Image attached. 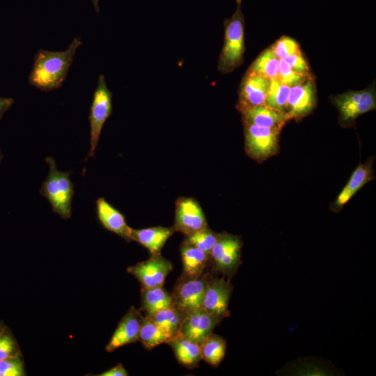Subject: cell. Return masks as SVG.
I'll return each instance as SVG.
<instances>
[{"instance_id":"cell-15","label":"cell","mask_w":376,"mask_h":376,"mask_svg":"<svg viewBox=\"0 0 376 376\" xmlns=\"http://www.w3.org/2000/svg\"><path fill=\"white\" fill-rule=\"evenodd\" d=\"M142 316L134 306L128 311L120 321L109 343L106 346L109 352L139 340V331Z\"/></svg>"},{"instance_id":"cell-35","label":"cell","mask_w":376,"mask_h":376,"mask_svg":"<svg viewBox=\"0 0 376 376\" xmlns=\"http://www.w3.org/2000/svg\"><path fill=\"white\" fill-rule=\"evenodd\" d=\"M13 102L14 100L11 97H0V120Z\"/></svg>"},{"instance_id":"cell-16","label":"cell","mask_w":376,"mask_h":376,"mask_svg":"<svg viewBox=\"0 0 376 376\" xmlns=\"http://www.w3.org/2000/svg\"><path fill=\"white\" fill-rule=\"evenodd\" d=\"M373 159L359 164L352 172L348 182L332 204L334 211L340 210L353 196L366 184L373 180Z\"/></svg>"},{"instance_id":"cell-7","label":"cell","mask_w":376,"mask_h":376,"mask_svg":"<svg viewBox=\"0 0 376 376\" xmlns=\"http://www.w3.org/2000/svg\"><path fill=\"white\" fill-rule=\"evenodd\" d=\"M340 120L350 123L359 116L375 109L376 100L374 87L358 91H347L334 97Z\"/></svg>"},{"instance_id":"cell-29","label":"cell","mask_w":376,"mask_h":376,"mask_svg":"<svg viewBox=\"0 0 376 376\" xmlns=\"http://www.w3.org/2000/svg\"><path fill=\"white\" fill-rule=\"evenodd\" d=\"M270 48L279 60L301 51L297 41L284 36L277 40Z\"/></svg>"},{"instance_id":"cell-32","label":"cell","mask_w":376,"mask_h":376,"mask_svg":"<svg viewBox=\"0 0 376 376\" xmlns=\"http://www.w3.org/2000/svg\"><path fill=\"white\" fill-rule=\"evenodd\" d=\"M283 60L291 68L292 70L297 73L305 76H312L308 65L304 58L301 51L290 55Z\"/></svg>"},{"instance_id":"cell-28","label":"cell","mask_w":376,"mask_h":376,"mask_svg":"<svg viewBox=\"0 0 376 376\" xmlns=\"http://www.w3.org/2000/svg\"><path fill=\"white\" fill-rule=\"evenodd\" d=\"M218 235L219 233H215L207 228L187 236L184 242L197 247L210 257V252L218 238Z\"/></svg>"},{"instance_id":"cell-34","label":"cell","mask_w":376,"mask_h":376,"mask_svg":"<svg viewBox=\"0 0 376 376\" xmlns=\"http://www.w3.org/2000/svg\"><path fill=\"white\" fill-rule=\"evenodd\" d=\"M128 373L121 363H118L112 368L101 373L99 376H127Z\"/></svg>"},{"instance_id":"cell-10","label":"cell","mask_w":376,"mask_h":376,"mask_svg":"<svg viewBox=\"0 0 376 376\" xmlns=\"http://www.w3.org/2000/svg\"><path fill=\"white\" fill-rule=\"evenodd\" d=\"M170 261L160 253L152 255L148 260L127 268V272L136 277L142 288H151L163 286L164 280L172 270Z\"/></svg>"},{"instance_id":"cell-37","label":"cell","mask_w":376,"mask_h":376,"mask_svg":"<svg viewBox=\"0 0 376 376\" xmlns=\"http://www.w3.org/2000/svg\"><path fill=\"white\" fill-rule=\"evenodd\" d=\"M2 159H3V154H2L1 151V149H0V163H1V160H2Z\"/></svg>"},{"instance_id":"cell-24","label":"cell","mask_w":376,"mask_h":376,"mask_svg":"<svg viewBox=\"0 0 376 376\" xmlns=\"http://www.w3.org/2000/svg\"><path fill=\"white\" fill-rule=\"evenodd\" d=\"M279 63L280 60L269 47L257 56L246 72L271 80L278 78Z\"/></svg>"},{"instance_id":"cell-13","label":"cell","mask_w":376,"mask_h":376,"mask_svg":"<svg viewBox=\"0 0 376 376\" xmlns=\"http://www.w3.org/2000/svg\"><path fill=\"white\" fill-rule=\"evenodd\" d=\"M221 321V318L203 308L196 309L185 315L178 335L201 344Z\"/></svg>"},{"instance_id":"cell-1","label":"cell","mask_w":376,"mask_h":376,"mask_svg":"<svg viewBox=\"0 0 376 376\" xmlns=\"http://www.w3.org/2000/svg\"><path fill=\"white\" fill-rule=\"evenodd\" d=\"M82 42L73 38L65 51L39 49L36 54L29 81L31 86L42 91L61 87L65 81L77 49Z\"/></svg>"},{"instance_id":"cell-36","label":"cell","mask_w":376,"mask_h":376,"mask_svg":"<svg viewBox=\"0 0 376 376\" xmlns=\"http://www.w3.org/2000/svg\"><path fill=\"white\" fill-rule=\"evenodd\" d=\"M93 4L94 6V8H95L96 11L98 13L99 11V0H92Z\"/></svg>"},{"instance_id":"cell-31","label":"cell","mask_w":376,"mask_h":376,"mask_svg":"<svg viewBox=\"0 0 376 376\" xmlns=\"http://www.w3.org/2000/svg\"><path fill=\"white\" fill-rule=\"evenodd\" d=\"M25 375L24 365L16 357L0 360V376H22Z\"/></svg>"},{"instance_id":"cell-9","label":"cell","mask_w":376,"mask_h":376,"mask_svg":"<svg viewBox=\"0 0 376 376\" xmlns=\"http://www.w3.org/2000/svg\"><path fill=\"white\" fill-rule=\"evenodd\" d=\"M206 275L195 279L183 278L171 294L174 307L185 315L202 308L203 299L206 285Z\"/></svg>"},{"instance_id":"cell-27","label":"cell","mask_w":376,"mask_h":376,"mask_svg":"<svg viewBox=\"0 0 376 376\" xmlns=\"http://www.w3.org/2000/svg\"><path fill=\"white\" fill-rule=\"evenodd\" d=\"M290 87L277 78L270 80L264 104L286 114V105Z\"/></svg>"},{"instance_id":"cell-25","label":"cell","mask_w":376,"mask_h":376,"mask_svg":"<svg viewBox=\"0 0 376 376\" xmlns=\"http://www.w3.org/2000/svg\"><path fill=\"white\" fill-rule=\"evenodd\" d=\"M202 359L213 367H217L224 359L226 342L221 336L211 334L201 344Z\"/></svg>"},{"instance_id":"cell-11","label":"cell","mask_w":376,"mask_h":376,"mask_svg":"<svg viewBox=\"0 0 376 376\" xmlns=\"http://www.w3.org/2000/svg\"><path fill=\"white\" fill-rule=\"evenodd\" d=\"M207 228L205 214L194 199L182 197L177 200L174 230L189 236Z\"/></svg>"},{"instance_id":"cell-30","label":"cell","mask_w":376,"mask_h":376,"mask_svg":"<svg viewBox=\"0 0 376 376\" xmlns=\"http://www.w3.org/2000/svg\"><path fill=\"white\" fill-rule=\"evenodd\" d=\"M313 76H305L301 74L297 73L287 64L283 60L281 59L279 63V69L278 79L283 84L292 87L302 83L307 79Z\"/></svg>"},{"instance_id":"cell-20","label":"cell","mask_w":376,"mask_h":376,"mask_svg":"<svg viewBox=\"0 0 376 376\" xmlns=\"http://www.w3.org/2000/svg\"><path fill=\"white\" fill-rule=\"evenodd\" d=\"M183 278L195 279L201 276L206 268L210 257L197 247L183 242L180 249Z\"/></svg>"},{"instance_id":"cell-26","label":"cell","mask_w":376,"mask_h":376,"mask_svg":"<svg viewBox=\"0 0 376 376\" xmlns=\"http://www.w3.org/2000/svg\"><path fill=\"white\" fill-rule=\"evenodd\" d=\"M148 316L173 339L179 334L185 315L173 306L159 310Z\"/></svg>"},{"instance_id":"cell-2","label":"cell","mask_w":376,"mask_h":376,"mask_svg":"<svg viewBox=\"0 0 376 376\" xmlns=\"http://www.w3.org/2000/svg\"><path fill=\"white\" fill-rule=\"evenodd\" d=\"M45 162L49 170L40 188V194L49 202L52 211L62 219H68L72 214V201L75 194L74 184L70 180L72 171H61L57 169L53 157Z\"/></svg>"},{"instance_id":"cell-14","label":"cell","mask_w":376,"mask_h":376,"mask_svg":"<svg viewBox=\"0 0 376 376\" xmlns=\"http://www.w3.org/2000/svg\"><path fill=\"white\" fill-rule=\"evenodd\" d=\"M269 84L270 79L246 72L239 87L237 109L241 112L264 104Z\"/></svg>"},{"instance_id":"cell-5","label":"cell","mask_w":376,"mask_h":376,"mask_svg":"<svg viewBox=\"0 0 376 376\" xmlns=\"http://www.w3.org/2000/svg\"><path fill=\"white\" fill-rule=\"evenodd\" d=\"M244 147L252 159L263 162L279 151V136L281 130L244 124Z\"/></svg>"},{"instance_id":"cell-38","label":"cell","mask_w":376,"mask_h":376,"mask_svg":"<svg viewBox=\"0 0 376 376\" xmlns=\"http://www.w3.org/2000/svg\"><path fill=\"white\" fill-rule=\"evenodd\" d=\"M237 2H242V0H236V3Z\"/></svg>"},{"instance_id":"cell-4","label":"cell","mask_w":376,"mask_h":376,"mask_svg":"<svg viewBox=\"0 0 376 376\" xmlns=\"http://www.w3.org/2000/svg\"><path fill=\"white\" fill-rule=\"evenodd\" d=\"M112 113V93L107 87L104 76L100 75L93 93L90 108V150L85 158L93 157L103 126Z\"/></svg>"},{"instance_id":"cell-33","label":"cell","mask_w":376,"mask_h":376,"mask_svg":"<svg viewBox=\"0 0 376 376\" xmlns=\"http://www.w3.org/2000/svg\"><path fill=\"white\" fill-rule=\"evenodd\" d=\"M15 342L9 335L0 336V360L15 357L13 355L15 351Z\"/></svg>"},{"instance_id":"cell-22","label":"cell","mask_w":376,"mask_h":376,"mask_svg":"<svg viewBox=\"0 0 376 376\" xmlns=\"http://www.w3.org/2000/svg\"><path fill=\"white\" fill-rule=\"evenodd\" d=\"M173 306L172 295L163 286L141 288V308L146 315H150L159 310Z\"/></svg>"},{"instance_id":"cell-12","label":"cell","mask_w":376,"mask_h":376,"mask_svg":"<svg viewBox=\"0 0 376 376\" xmlns=\"http://www.w3.org/2000/svg\"><path fill=\"white\" fill-rule=\"evenodd\" d=\"M316 104V88L313 77L290 87L286 105L289 120H300L308 115Z\"/></svg>"},{"instance_id":"cell-6","label":"cell","mask_w":376,"mask_h":376,"mask_svg":"<svg viewBox=\"0 0 376 376\" xmlns=\"http://www.w3.org/2000/svg\"><path fill=\"white\" fill-rule=\"evenodd\" d=\"M242 246L238 236L219 233L210 255L215 269L226 276L233 275L241 263Z\"/></svg>"},{"instance_id":"cell-18","label":"cell","mask_w":376,"mask_h":376,"mask_svg":"<svg viewBox=\"0 0 376 376\" xmlns=\"http://www.w3.org/2000/svg\"><path fill=\"white\" fill-rule=\"evenodd\" d=\"M240 113L243 124H252L272 129L281 130L289 120L285 113L265 104L246 109Z\"/></svg>"},{"instance_id":"cell-8","label":"cell","mask_w":376,"mask_h":376,"mask_svg":"<svg viewBox=\"0 0 376 376\" xmlns=\"http://www.w3.org/2000/svg\"><path fill=\"white\" fill-rule=\"evenodd\" d=\"M232 291L233 285L229 279L224 277H207L202 308L221 320L228 317V307Z\"/></svg>"},{"instance_id":"cell-21","label":"cell","mask_w":376,"mask_h":376,"mask_svg":"<svg viewBox=\"0 0 376 376\" xmlns=\"http://www.w3.org/2000/svg\"><path fill=\"white\" fill-rule=\"evenodd\" d=\"M168 344L182 366L188 368L198 367L202 359L200 344L180 335L173 338Z\"/></svg>"},{"instance_id":"cell-19","label":"cell","mask_w":376,"mask_h":376,"mask_svg":"<svg viewBox=\"0 0 376 376\" xmlns=\"http://www.w3.org/2000/svg\"><path fill=\"white\" fill-rule=\"evenodd\" d=\"M173 232V228L163 226L139 230L131 228L130 240L137 242L145 246L151 255H155L160 253L163 246Z\"/></svg>"},{"instance_id":"cell-23","label":"cell","mask_w":376,"mask_h":376,"mask_svg":"<svg viewBox=\"0 0 376 376\" xmlns=\"http://www.w3.org/2000/svg\"><path fill=\"white\" fill-rule=\"evenodd\" d=\"M172 338L148 315L141 318L139 340L148 349L169 343Z\"/></svg>"},{"instance_id":"cell-17","label":"cell","mask_w":376,"mask_h":376,"mask_svg":"<svg viewBox=\"0 0 376 376\" xmlns=\"http://www.w3.org/2000/svg\"><path fill=\"white\" fill-rule=\"evenodd\" d=\"M95 205L97 216L102 225L126 240H130L131 228L127 224L124 215L104 197L98 198Z\"/></svg>"},{"instance_id":"cell-3","label":"cell","mask_w":376,"mask_h":376,"mask_svg":"<svg viewBox=\"0 0 376 376\" xmlns=\"http://www.w3.org/2000/svg\"><path fill=\"white\" fill-rule=\"evenodd\" d=\"M241 3L237 2L235 13L224 22V39L217 69L223 74L233 72L242 65L245 52L244 17Z\"/></svg>"}]
</instances>
